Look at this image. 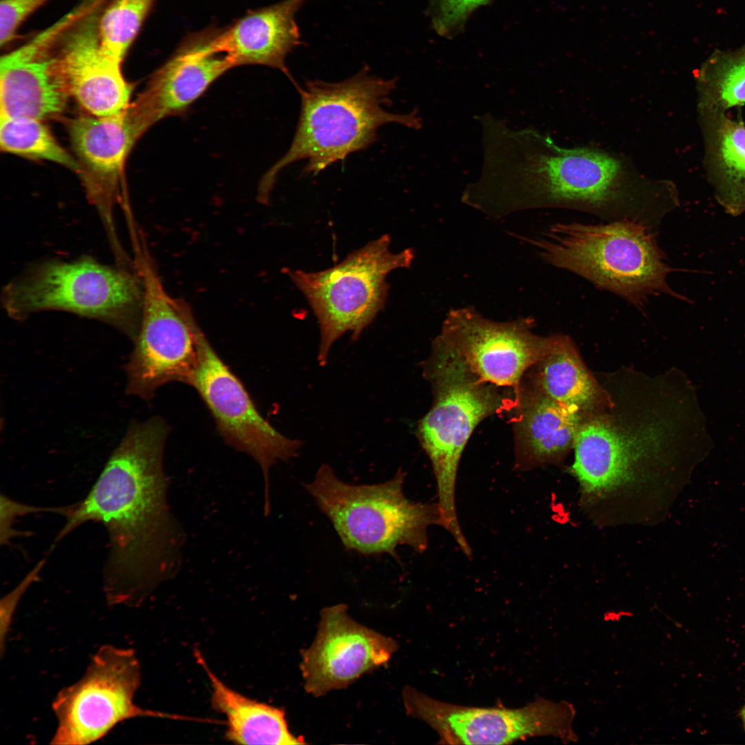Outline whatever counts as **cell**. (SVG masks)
<instances>
[{"label": "cell", "mask_w": 745, "mask_h": 745, "mask_svg": "<svg viewBox=\"0 0 745 745\" xmlns=\"http://www.w3.org/2000/svg\"><path fill=\"white\" fill-rule=\"evenodd\" d=\"M478 177L465 188L469 206L492 218L537 208L629 219L654 232L679 205L675 183L650 177L626 156L593 146L564 147L534 127L515 128L488 113L479 121Z\"/></svg>", "instance_id": "obj_1"}, {"label": "cell", "mask_w": 745, "mask_h": 745, "mask_svg": "<svg viewBox=\"0 0 745 745\" xmlns=\"http://www.w3.org/2000/svg\"><path fill=\"white\" fill-rule=\"evenodd\" d=\"M596 377L608 400L584 414L569 469L580 507L600 525L657 522L670 471L666 377L622 367Z\"/></svg>", "instance_id": "obj_2"}, {"label": "cell", "mask_w": 745, "mask_h": 745, "mask_svg": "<svg viewBox=\"0 0 745 745\" xmlns=\"http://www.w3.org/2000/svg\"><path fill=\"white\" fill-rule=\"evenodd\" d=\"M169 428L154 416L132 422L88 495L70 506L59 542L88 522L108 535L103 570L110 605L139 602L175 574L183 535L170 511L163 457Z\"/></svg>", "instance_id": "obj_3"}, {"label": "cell", "mask_w": 745, "mask_h": 745, "mask_svg": "<svg viewBox=\"0 0 745 745\" xmlns=\"http://www.w3.org/2000/svg\"><path fill=\"white\" fill-rule=\"evenodd\" d=\"M396 81L372 75L365 67L343 81H310L304 88L297 85L301 104L297 130L289 150L262 177L259 201H268L278 173L290 163L307 160L304 172L315 175L368 147L382 125L420 129L417 110L395 114L384 109Z\"/></svg>", "instance_id": "obj_4"}, {"label": "cell", "mask_w": 745, "mask_h": 745, "mask_svg": "<svg viewBox=\"0 0 745 745\" xmlns=\"http://www.w3.org/2000/svg\"><path fill=\"white\" fill-rule=\"evenodd\" d=\"M655 234L639 222L621 219L601 224L559 223L542 237L527 241L550 265L584 277L638 309L660 295L691 303L668 284V275L678 269L668 264Z\"/></svg>", "instance_id": "obj_5"}, {"label": "cell", "mask_w": 745, "mask_h": 745, "mask_svg": "<svg viewBox=\"0 0 745 745\" xmlns=\"http://www.w3.org/2000/svg\"><path fill=\"white\" fill-rule=\"evenodd\" d=\"M422 366L433 402L419 420L416 435L435 477L441 526L457 544H463L466 539L455 504L461 455L477 426L492 415L513 408L515 395L507 397L501 387L482 380L439 335Z\"/></svg>", "instance_id": "obj_6"}, {"label": "cell", "mask_w": 745, "mask_h": 745, "mask_svg": "<svg viewBox=\"0 0 745 745\" xmlns=\"http://www.w3.org/2000/svg\"><path fill=\"white\" fill-rule=\"evenodd\" d=\"M143 286L137 270L83 255L49 258L30 265L3 287L2 307L22 321L44 311H63L114 327L134 341L142 312Z\"/></svg>", "instance_id": "obj_7"}, {"label": "cell", "mask_w": 745, "mask_h": 745, "mask_svg": "<svg viewBox=\"0 0 745 745\" xmlns=\"http://www.w3.org/2000/svg\"><path fill=\"white\" fill-rule=\"evenodd\" d=\"M405 473L375 484L342 481L328 464L305 484L320 510L331 522L344 548L363 555L388 554L408 546L418 553L428 546V529L441 525L437 503L410 501L404 492Z\"/></svg>", "instance_id": "obj_8"}, {"label": "cell", "mask_w": 745, "mask_h": 745, "mask_svg": "<svg viewBox=\"0 0 745 745\" xmlns=\"http://www.w3.org/2000/svg\"><path fill=\"white\" fill-rule=\"evenodd\" d=\"M384 235L350 253L338 264L318 272L286 270L306 298L319 327L317 360L325 366L333 344L346 332L357 339L386 301L388 275L408 268L413 250H390Z\"/></svg>", "instance_id": "obj_9"}, {"label": "cell", "mask_w": 745, "mask_h": 745, "mask_svg": "<svg viewBox=\"0 0 745 745\" xmlns=\"http://www.w3.org/2000/svg\"><path fill=\"white\" fill-rule=\"evenodd\" d=\"M134 261L143 300L134 348L125 365L126 393L149 401L168 383L190 385L203 332L187 304L166 292L144 243L134 252Z\"/></svg>", "instance_id": "obj_10"}, {"label": "cell", "mask_w": 745, "mask_h": 745, "mask_svg": "<svg viewBox=\"0 0 745 745\" xmlns=\"http://www.w3.org/2000/svg\"><path fill=\"white\" fill-rule=\"evenodd\" d=\"M406 713L427 724L443 744H507L528 737L553 736L564 743L578 739L572 723L574 706L538 697L517 708L473 707L450 704L406 686Z\"/></svg>", "instance_id": "obj_11"}, {"label": "cell", "mask_w": 745, "mask_h": 745, "mask_svg": "<svg viewBox=\"0 0 745 745\" xmlns=\"http://www.w3.org/2000/svg\"><path fill=\"white\" fill-rule=\"evenodd\" d=\"M139 684L140 667L134 651L102 646L83 677L57 695L52 708L58 726L51 744H87L125 719L172 717L136 705L133 698Z\"/></svg>", "instance_id": "obj_12"}, {"label": "cell", "mask_w": 745, "mask_h": 745, "mask_svg": "<svg viewBox=\"0 0 745 745\" xmlns=\"http://www.w3.org/2000/svg\"><path fill=\"white\" fill-rule=\"evenodd\" d=\"M199 352L198 365L190 386L209 410L224 441L259 465L265 479V509L268 512L270 469L279 461L297 456L303 442L284 435L261 415L244 384L203 332Z\"/></svg>", "instance_id": "obj_13"}, {"label": "cell", "mask_w": 745, "mask_h": 745, "mask_svg": "<svg viewBox=\"0 0 745 745\" xmlns=\"http://www.w3.org/2000/svg\"><path fill=\"white\" fill-rule=\"evenodd\" d=\"M533 320L499 322L471 307L450 310L439 335L482 380L517 394L526 372L550 350L553 335L532 330Z\"/></svg>", "instance_id": "obj_14"}, {"label": "cell", "mask_w": 745, "mask_h": 745, "mask_svg": "<svg viewBox=\"0 0 745 745\" xmlns=\"http://www.w3.org/2000/svg\"><path fill=\"white\" fill-rule=\"evenodd\" d=\"M397 643L352 619L339 604L320 612L315 638L302 652L306 691L315 697L346 688L363 674L385 664Z\"/></svg>", "instance_id": "obj_15"}, {"label": "cell", "mask_w": 745, "mask_h": 745, "mask_svg": "<svg viewBox=\"0 0 745 745\" xmlns=\"http://www.w3.org/2000/svg\"><path fill=\"white\" fill-rule=\"evenodd\" d=\"M216 32L204 31L186 39L151 77L128 111L146 131L165 117L181 115L224 72L234 67L213 45Z\"/></svg>", "instance_id": "obj_16"}, {"label": "cell", "mask_w": 745, "mask_h": 745, "mask_svg": "<svg viewBox=\"0 0 745 745\" xmlns=\"http://www.w3.org/2000/svg\"><path fill=\"white\" fill-rule=\"evenodd\" d=\"M97 14L92 9L68 28L54 54L68 95L89 114L108 116L130 106L132 86L122 74L121 62L100 45Z\"/></svg>", "instance_id": "obj_17"}, {"label": "cell", "mask_w": 745, "mask_h": 745, "mask_svg": "<svg viewBox=\"0 0 745 745\" xmlns=\"http://www.w3.org/2000/svg\"><path fill=\"white\" fill-rule=\"evenodd\" d=\"M128 108L108 116H79L68 124L74 150L83 167L93 176L86 183L87 192L110 243L120 239L113 211L117 176L132 145L143 134Z\"/></svg>", "instance_id": "obj_18"}, {"label": "cell", "mask_w": 745, "mask_h": 745, "mask_svg": "<svg viewBox=\"0 0 745 745\" xmlns=\"http://www.w3.org/2000/svg\"><path fill=\"white\" fill-rule=\"evenodd\" d=\"M513 408L517 468L562 464L574 448L584 414L554 400L527 377Z\"/></svg>", "instance_id": "obj_19"}, {"label": "cell", "mask_w": 745, "mask_h": 745, "mask_svg": "<svg viewBox=\"0 0 745 745\" xmlns=\"http://www.w3.org/2000/svg\"><path fill=\"white\" fill-rule=\"evenodd\" d=\"M52 46L38 34L1 57V115L43 120L63 110L69 95Z\"/></svg>", "instance_id": "obj_20"}, {"label": "cell", "mask_w": 745, "mask_h": 745, "mask_svg": "<svg viewBox=\"0 0 745 745\" xmlns=\"http://www.w3.org/2000/svg\"><path fill=\"white\" fill-rule=\"evenodd\" d=\"M307 0H283L248 13L231 27L216 32L215 49L233 66L263 65L284 72L296 86L286 66L287 55L301 43L295 16Z\"/></svg>", "instance_id": "obj_21"}, {"label": "cell", "mask_w": 745, "mask_h": 745, "mask_svg": "<svg viewBox=\"0 0 745 745\" xmlns=\"http://www.w3.org/2000/svg\"><path fill=\"white\" fill-rule=\"evenodd\" d=\"M706 178L717 202L737 216L745 212V124L727 112H697Z\"/></svg>", "instance_id": "obj_22"}, {"label": "cell", "mask_w": 745, "mask_h": 745, "mask_svg": "<svg viewBox=\"0 0 745 745\" xmlns=\"http://www.w3.org/2000/svg\"><path fill=\"white\" fill-rule=\"evenodd\" d=\"M548 352L526 372L539 390L559 403L588 414L603 407L608 394L587 368L573 340L553 335Z\"/></svg>", "instance_id": "obj_23"}, {"label": "cell", "mask_w": 745, "mask_h": 745, "mask_svg": "<svg viewBox=\"0 0 745 745\" xmlns=\"http://www.w3.org/2000/svg\"><path fill=\"white\" fill-rule=\"evenodd\" d=\"M197 657L211 684L212 706L226 717L228 739L240 744H305L289 731L282 709L231 689Z\"/></svg>", "instance_id": "obj_24"}, {"label": "cell", "mask_w": 745, "mask_h": 745, "mask_svg": "<svg viewBox=\"0 0 745 745\" xmlns=\"http://www.w3.org/2000/svg\"><path fill=\"white\" fill-rule=\"evenodd\" d=\"M697 112H726L745 103V42L715 50L695 74Z\"/></svg>", "instance_id": "obj_25"}, {"label": "cell", "mask_w": 745, "mask_h": 745, "mask_svg": "<svg viewBox=\"0 0 745 745\" xmlns=\"http://www.w3.org/2000/svg\"><path fill=\"white\" fill-rule=\"evenodd\" d=\"M2 150L33 159L48 160L80 172L78 162L56 141L41 120L1 115Z\"/></svg>", "instance_id": "obj_26"}, {"label": "cell", "mask_w": 745, "mask_h": 745, "mask_svg": "<svg viewBox=\"0 0 745 745\" xmlns=\"http://www.w3.org/2000/svg\"><path fill=\"white\" fill-rule=\"evenodd\" d=\"M154 1L112 0L97 26L100 45L108 55L122 61Z\"/></svg>", "instance_id": "obj_27"}, {"label": "cell", "mask_w": 745, "mask_h": 745, "mask_svg": "<svg viewBox=\"0 0 745 745\" xmlns=\"http://www.w3.org/2000/svg\"><path fill=\"white\" fill-rule=\"evenodd\" d=\"M489 0H439L432 10L433 24L437 33L451 37L459 32L470 15Z\"/></svg>", "instance_id": "obj_28"}, {"label": "cell", "mask_w": 745, "mask_h": 745, "mask_svg": "<svg viewBox=\"0 0 745 745\" xmlns=\"http://www.w3.org/2000/svg\"><path fill=\"white\" fill-rule=\"evenodd\" d=\"M49 0H1L0 3V44L10 42L20 25Z\"/></svg>", "instance_id": "obj_29"}, {"label": "cell", "mask_w": 745, "mask_h": 745, "mask_svg": "<svg viewBox=\"0 0 745 745\" xmlns=\"http://www.w3.org/2000/svg\"><path fill=\"white\" fill-rule=\"evenodd\" d=\"M0 499V541L1 545L8 544L14 537L23 535L22 532L17 531L12 528V524L15 517L40 512H52L65 516L70 506L50 508L37 507L20 503L3 495H1Z\"/></svg>", "instance_id": "obj_30"}, {"label": "cell", "mask_w": 745, "mask_h": 745, "mask_svg": "<svg viewBox=\"0 0 745 745\" xmlns=\"http://www.w3.org/2000/svg\"><path fill=\"white\" fill-rule=\"evenodd\" d=\"M46 558L41 559L24 577L23 580L1 602V636L8 628L11 617L20 598L32 583L39 580L41 572L46 564Z\"/></svg>", "instance_id": "obj_31"}, {"label": "cell", "mask_w": 745, "mask_h": 745, "mask_svg": "<svg viewBox=\"0 0 745 745\" xmlns=\"http://www.w3.org/2000/svg\"><path fill=\"white\" fill-rule=\"evenodd\" d=\"M739 715V717H740V719L742 720L743 727H744V731H745V703L742 706V707L741 708Z\"/></svg>", "instance_id": "obj_32"}, {"label": "cell", "mask_w": 745, "mask_h": 745, "mask_svg": "<svg viewBox=\"0 0 745 745\" xmlns=\"http://www.w3.org/2000/svg\"><path fill=\"white\" fill-rule=\"evenodd\" d=\"M430 8H434V7H435L437 6V4L438 3L439 0H430Z\"/></svg>", "instance_id": "obj_33"}]
</instances>
